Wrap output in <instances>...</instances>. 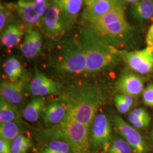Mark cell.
<instances>
[{"mask_svg":"<svg viewBox=\"0 0 153 153\" xmlns=\"http://www.w3.org/2000/svg\"><path fill=\"white\" fill-rule=\"evenodd\" d=\"M42 47V38L40 33L34 28H27L21 45L23 56L28 59L36 57L41 51Z\"/></svg>","mask_w":153,"mask_h":153,"instance_id":"obj_15","label":"cell"},{"mask_svg":"<svg viewBox=\"0 0 153 153\" xmlns=\"http://www.w3.org/2000/svg\"><path fill=\"white\" fill-rule=\"evenodd\" d=\"M41 137L48 140H60L69 144L72 153H91V140L89 128L67 116L60 124L44 129Z\"/></svg>","mask_w":153,"mask_h":153,"instance_id":"obj_4","label":"cell"},{"mask_svg":"<svg viewBox=\"0 0 153 153\" xmlns=\"http://www.w3.org/2000/svg\"><path fill=\"white\" fill-rule=\"evenodd\" d=\"M130 13L138 23L143 24L153 21V0H140L131 5Z\"/></svg>","mask_w":153,"mask_h":153,"instance_id":"obj_17","label":"cell"},{"mask_svg":"<svg viewBox=\"0 0 153 153\" xmlns=\"http://www.w3.org/2000/svg\"><path fill=\"white\" fill-rule=\"evenodd\" d=\"M0 153H12L11 142L0 137Z\"/></svg>","mask_w":153,"mask_h":153,"instance_id":"obj_32","label":"cell"},{"mask_svg":"<svg viewBox=\"0 0 153 153\" xmlns=\"http://www.w3.org/2000/svg\"><path fill=\"white\" fill-rule=\"evenodd\" d=\"M114 102L117 109L121 114H126L131 108V107L123 98L121 94L115 95Z\"/></svg>","mask_w":153,"mask_h":153,"instance_id":"obj_30","label":"cell"},{"mask_svg":"<svg viewBox=\"0 0 153 153\" xmlns=\"http://www.w3.org/2000/svg\"><path fill=\"white\" fill-rule=\"evenodd\" d=\"M132 112L138 117L141 118H149L150 116L148 112L143 108H138L133 110Z\"/></svg>","mask_w":153,"mask_h":153,"instance_id":"obj_35","label":"cell"},{"mask_svg":"<svg viewBox=\"0 0 153 153\" xmlns=\"http://www.w3.org/2000/svg\"><path fill=\"white\" fill-rule=\"evenodd\" d=\"M79 40L86 55L88 74L111 69L119 63V49L105 42L90 27L84 25Z\"/></svg>","mask_w":153,"mask_h":153,"instance_id":"obj_3","label":"cell"},{"mask_svg":"<svg viewBox=\"0 0 153 153\" xmlns=\"http://www.w3.org/2000/svg\"><path fill=\"white\" fill-rule=\"evenodd\" d=\"M37 153H72L71 146L60 140H50L49 142Z\"/></svg>","mask_w":153,"mask_h":153,"instance_id":"obj_23","label":"cell"},{"mask_svg":"<svg viewBox=\"0 0 153 153\" xmlns=\"http://www.w3.org/2000/svg\"><path fill=\"white\" fill-rule=\"evenodd\" d=\"M26 78L25 76L16 81H4L0 86L1 98L11 104L22 103L24 98V91Z\"/></svg>","mask_w":153,"mask_h":153,"instance_id":"obj_12","label":"cell"},{"mask_svg":"<svg viewBox=\"0 0 153 153\" xmlns=\"http://www.w3.org/2000/svg\"><path fill=\"white\" fill-rule=\"evenodd\" d=\"M52 2H60L61 1H64V0H51Z\"/></svg>","mask_w":153,"mask_h":153,"instance_id":"obj_40","label":"cell"},{"mask_svg":"<svg viewBox=\"0 0 153 153\" xmlns=\"http://www.w3.org/2000/svg\"><path fill=\"white\" fill-rule=\"evenodd\" d=\"M24 126L20 122H9L0 124V136L11 142L16 137L22 134Z\"/></svg>","mask_w":153,"mask_h":153,"instance_id":"obj_22","label":"cell"},{"mask_svg":"<svg viewBox=\"0 0 153 153\" xmlns=\"http://www.w3.org/2000/svg\"><path fill=\"white\" fill-rule=\"evenodd\" d=\"M14 6L27 28L41 26L42 21L33 7V0H19Z\"/></svg>","mask_w":153,"mask_h":153,"instance_id":"obj_14","label":"cell"},{"mask_svg":"<svg viewBox=\"0 0 153 153\" xmlns=\"http://www.w3.org/2000/svg\"><path fill=\"white\" fill-rule=\"evenodd\" d=\"M120 0H97L92 5L86 6L81 14L85 25L98 20L111 11Z\"/></svg>","mask_w":153,"mask_h":153,"instance_id":"obj_11","label":"cell"},{"mask_svg":"<svg viewBox=\"0 0 153 153\" xmlns=\"http://www.w3.org/2000/svg\"><path fill=\"white\" fill-rule=\"evenodd\" d=\"M150 139H151V141L152 142L153 145V126L152 131H151V134H150Z\"/></svg>","mask_w":153,"mask_h":153,"instance_id":"obj_39","label":"cell"},{"mask_svg":"<svg viewBox=\"0 0 153 153\" xmlns=\"http://www.w3.org/2000/svg\"><path fill=\"white\" fill-rule=\"evenodd\" d=\"M59 99L68 104V116L90 128L105 100V93L97 85H83L71 88Z\"/></svg>","mask_w":153,"mask_h":153,"instance_id":"obj_1","label":"cell"},{"mask_svg":"<svg viewBox=\"0 0 153 153\" xmlns=\"http://www.w3.org/2000/svg\"><path fill=\"white\" fill-rule=\"evenodd\" d=\"M69 112L68 104L60 99H57L45 108L43 121L47 126L58 125L64 120Z\"/></svg>","mask_w":153,"mask_h":153,"instance_id":"obj_13","label":"cell"},{"mask_svg":"<svg viewBox=\"0 0 153 153\" xmlns=\"http://www.w3.org/2000/svg\"><path fill=\"white\" fill-rule=\"evenodd\" d=\"M3 69L10 81H16L25 76L24 69L21 62L16 57H11L6 60Z\"/></svg>","mask_w":153,"mask_h":153,"instance_id":"obj_21","label":"cell"},{"mask_svg":"<svg viewBox=\"0 0 153 153\" xmlns=\"http://www.w3.org/2000/svg\"><path fill=\"white\" fill-rule=\"evenodd\" d=\"M55 3L60 7L66 19L73 25L82 9L83 0H64Z\"/></svg>","mask_w":153,"mask_h":153,"instance_id":"obj_18","label":"cell"},{"mask_svg":"<svg viewBox=\"0 0 153 153\" xmlns=\"http://www.w3.org/2000/svg\"><path fill=\"white\" fill-rule=\"evenodd\" d=\"M133 150L124 138H115L112 140L106 153H132Z\"/></svg>","mask_w":153,"mask_h":153,"instance_id":"obj_27","label":"cell"},{"mask_svg":"<svg viewBox=\"0 0 153 153\" xmlns=\"http://www.w3.org/2000/svg\"><path fill=\"white\" fill-rule=\"evenodd\" d=\"M16 11L14 4H1L0 7V30L3 31L5 28L13 22L14 13Z\"/></svg>","mask_w":153,"mask_h":153,"instance_id":"obj_24","label":"cell"},{"mask_svg":"<svg viewBox=\"0 0 153 153\" xmlns=\"http://www.w3.org/2000/svg\"><path fill=\"white\" fill-rule=\"evenodd\" d=\"M146 42L148 46L153 48V23L148 30L146 36Z\"/></svg>","mask_w":153,"mask_h":153,"instance_id":"obj_34","label":"cell"},{"mask_svg":"<svg viewBox=\"0 0 153 153\" xmlns=\"http://www.w3.org/2000/svg\"><path fill=\"white\" fill-rule=\"evenodd\" d=\"M52 81L39 71L37 67H35V74L28 88H36L42 87Z\"/></svg>","mask_w":153,"mask_h":153,"instance_id":"obj_28","label":"cell"},{"mask_svg":"<svg viewBox=\"0 0 153 153\" xmlns=\"http://www.w3.org/2000/svg\"><path fill=\"white\" fill-rule=\"evenodd\" d=\"M97 0H83V2L85 4L86 6L92 5L94 2H95Z\"/></svg>","mask_w":153,"mask_h":153,"instance_id":"obj_37","label":"cell"},{"mask_svg":"<svg viewBox=\"0 0 153 153\" xmlns=\"http://www.w3.org/2000/svg\"><path fill=\"white\" fill-rule=\"evenodd\" d=\"M145 80L142 76L131 71H124L117 82V88L122 94L136 97L144 90Z\"/></svg>","mask_w":153,"mask_h":153,"instance_id":"obj_10","label":"cell"},{"mask_svg":"<svg viewBox=\"0 0 153 153\" xmlns=\"http://www.w3.org/2000/svg\"><path fill=\"white\" fill-rule=\"evenodd\" d=\"M72 25L64 16L60 7L52 1L41 25L45 35L52 39L60 38L71 30Z\"/></svg>","mask_w":153,"mask_h":153,"instance_id":"obj_6","label":"cell"},{"mask_svg":"<svg viewBox=\"0 0 153 153\" xmlns=\"http://www.w3.org/2000/svg\"><path fill=\"white\" fill-rule=\"evenodd\" d=\"M31 95L37 97H43L48 95H56L61 93V86L57 82L52 81L42 87L36 88H28Z\"/></svg>","mask_w":153,"mask_h":153,"instance_id":"obj_25","label":"cell"},{"mask_svg":"<svg viewBox=\"0 0 153 153\" xmlns=\"http://www.w3.org/2000/svg\"><path fill=\"white\" fill-rule=\"evenodd\" d=\"M125 2L120 0L115 7L98 20L87 25L100 38L119 49L134 43L137 31L128 22L125 13Z\"/></svg>","mask_w":153,"mask_h":153,"instance_id":"obj_2","label":"cell"},{"mask_svg":"<svg viewBox=\"0 0 153 153\" xmlns=\"http://www.w3.org/2000/svg\"><path fill=\"white\" fill-rule=\"evenodd\" d=\"M32 143L30 137L21 134L11 142L12 153H27Z\"/></svg>","mask_w":153,"mask_h":153,"instance_id":"obj_26","label":"cell"},{"mask_svg":"<svg viewBox=\"0 0 153 153\" xmlns=\"http://www.w3.org/2000/svg\"><path fill=\"white\" fill-rule=\"evenodd\" d=\"M142 100L145 105L153 107V83L149 84L143 90Z\"/></svg>","mask_w":153,"mask_h":153,"instance_id":"obj_31","label":"cell"},{"mask_svg":"<svg viewBox=\"0 0 153 153\" xmlns=\"http://www.w3.org/2000/svg\"><path fill=\"white\" fill-rule=\"evenodd\" d=\"M121 95L124 99L126 100V102L131 107L134 104V99H133V97L131 95L124 94H121Z\"/></svg>","mask_w":153,"mask_h":153,"instance_id":"obj_36","label":"cell"},{"mask_svg":"<svg viewBox=\"0 0 153 153\" xmlns=\"http://www.w3.org/2000/svg\"><path fill=\"white\" fill-rule=\"evenodd\" d=\"M53 67L61 74L86 73V57L79 39H69L63 43L53 62Z\"/></svg>","mask_w":153,"mask_h":153,"instance_id":"obj_5","label":"cell"},{"mask_svg":"<svg viewBox=\"0 0 153 153\" xmlns=\"http://www.w3.org/2000/svg\"><path fill=\"white\" fill-rule=\"evenodd\" d=\"M27 29L24 23L13 21L9 24L1 33V42L7 48H12L21 42Z\"/></svg>","mask_w":153,"mask_h":153,"instance_id":"obj_16","label":"cell"},{"mask_svg":"<svg viewBox=\"0 0 153 153\" xmlns=\"http://www.w3.org/2000/svg\"><path fill=\"white\" fill-rule=\"evenodd\" d=\"M45 98L36 97L27 104L23 111V116L25 120L33 123L38 120L45 109Z\"/></svg>","mask_w":153,"mask_h":153,"instance_id":"obj_19","label":"cell"},{"mask_svg":"<svg viewBox=\"0 0 153 153\" xmlns=\"http://www.w3.org/2000/svg\"><path fill=\"white\" fill-rule=\"evenodd\" d=\"M117 131L131 146L133 153H147L148 147L141 134L117 115L112 116Z\"/></svg>","mask_w":153,"mask_h":153,"instance_id":"obj_9","label":"cell"},{"mask_svg":"<svg viewBox=\"0 0 153 153\" xmlns=\"http://www.w3.org/2000/svg\"><path fill=\"white\" fill-rule=\"evenodd\" d=\"M119 54L132 71L141 74L153 72V47L148 46L144 49L133 51L119 49Z\"/></svg>","mask_w":153,"mask_h":153,"instance_id":"obj_7","label":"cell"},{"mask_svg":"<svg viewBox=\"0 0 153 153\" xmlns=\"http://www.w3.org/2000/svg\"><path fill=\"white\" fill-rule=\"evenodd\" d=\"M9 122L22 123V121L16 105L1 98L0 123L2 124Z\"/></svg>","mask_w":153,"mask_h":153,"instance_id":"obj_20","label":"cell"},{"mask_svg":"<svg viewBox=\"0 0 153 153\" xmlns=\"http://www.w3.org/2000/svg\"><path fill=\"white\" fill-rule=\"evenodd\" d=\"M123 1H124L125 3H128V4H130L131 5H133L138 2V1H140V0H123Z\"/></svg>","mask_w":153,"mask_h":153,"instance_id":"obj_38","label":"cell"},{"mask_svg":"<svg viewBox=\"0 0 153 153\" xmlns=\"http://www.w3.org/2000/svg\"><path fill=\"white\" fill-rule=\"evenodd\" d=\"M150 123V118H144L131 124L136 129H143L148 127Z\"/></svg>","mask_w":153,"mask_h":153,"instance_id":"obj_33","label":"cell"},{"mask_svg":"<svg viewBox=\"0 0 153 153\" xmlns=\"http://www.w3.org/2000/svg\"><path fill=\"white\" fill-rule=\"evenodd\" d=\"M91 148L94 152L106 153L112 142V128L108 116L104 114L96 116L91 133Z\"/></svg>","mask_w":153,"mask_h":153,"instance_id":"obj_8","label":"cell"},{"mask_svg":"<svg viewBox=\"0 0 153 153\" xmlns=\"http://www.w3.org/2000/svg\"><path fill=\"white\" fill-rule=\"evenodd\" d=\"M51 2L49 0H33V7L42 21H43L47 11L49 9Z\"/></svg>","mask_w":153,"mask_h":153,"instance_id":"obj_29","label":"cell"}]
</instances>
